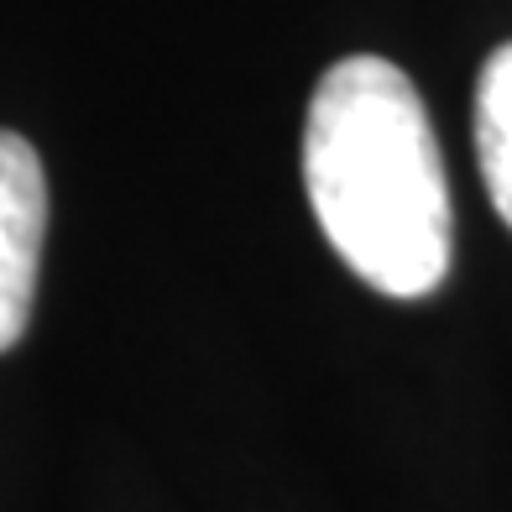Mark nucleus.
I'll return each mask as SVG.
<instances>
[{"label": "nucleus", "instance_id": "1", "mask_svg": "<svg viewBox=\"0 0 512 512\" xmlns=\"http://www.w3.org/2000/svg\"><path fill=\"white\" fill-rule=\"evenodd\" d=\"M304 189L340 262L392 298H424L450 272L445 162L408 74L340 58L304 121Z\"/></svg>", "mask_w": 512, "mask_h": 512}, {"label": "nucleus", "instance_id": "2", "mask_svg": "<svg viewBox=\"0 0 512 512\" xmlns=\"http://www.w3.org/2000/svg\"><path fill=\"white\" fill-rule=\"evenodd\" d=\"M42 236H48V178L27 136L0 131V351L27 335Z\"/></svg>", "mask_w": 512, "mask_h": 512}, {"label": "nucleus", "instance_id": "3", "mask_svg": "<svg viewBox=\"0 0 512 512\" xmlns=\"http://www.w3.org/2000/svg\"><path fill=\"white\" fill-rule=\"evenodd\" d=\"M476 157L497 215L512 230V42L497 48L476 84Z\"/></svg>", "mask_w": 512, "mask_h": 512}]
</instances>
